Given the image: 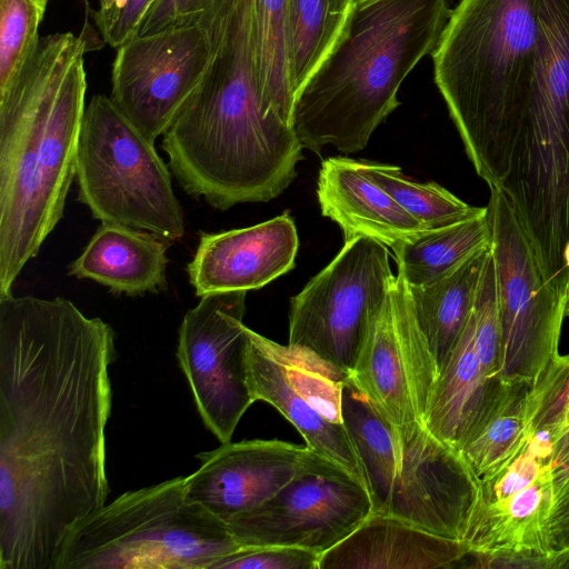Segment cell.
Wrapping results in <instances>:
<instances>
[{
	"label": "cell",
	"mask_w": 569,
	"mask_h": 569,
	"mask_svg": "<svg viewBox=\"0 0 569 569\" xmlns=\"http://www.w3.org/2000/svg\"><path fill=\"white\" fill-rule=\"evenodd\" d=\"M472 315L476 349L481 366L490 378L499 379L501 326L492 249L483 268Z\"/></svg>",
	"instance_id": "cell-30"
},
{
	"label": "cell",
	"mask_w": 569,
	"mask_h": 569,
	"mask_svg": "<svg viewBox=\"0 0 569 569\" xmlns=\"http://www.w3.org/2000/svg\"><path fill=\"white\" fill-rule=\"evenodd\" d=\"M171 242L146 230L101 222L69 274L96 281L114 295L156 293L167 287Z\"/></svg>",
	"instance_id": "cell-21"
},
{
	"label": "cell",
	"mask_w": 569,
	"mask_h": 569,
	"mask_svg": "<svg viewBox=\"0 0 569 569\" xmlns=\"http://www.w3.org/2000/svg\"><path fill=\"white\" fill-rule=\"evenodd\" d=\"M120 0H99V9L93 13V19L98 20L110 13Z\"/></svg>",
	"instance_id": "cell-35"
},
{
	"label": "cell",
	"mask_w": 569,
	"mask_h": 569,
	"mask_svg": "<svg viewBox=\"0 0 569 569\" xmlns=\"http://www.w3.org/2000/svg\"><path fill=\"white\" fill-rule=\"evenodd\" d=\"M246 295H204L179 328V365L203 423L221 443L231 441L240 419L256 402L248 382Z\"/></svg>",
	"instance_id": "cell-12"
},
{
	"label": "cell",
	"mask_w": 569,
	"mask_h": 569,
	"mask_svg": "<svg viewBox=\"0 0 569 569\" xmlns=\"http://www.w3.org/2000/svg\"><path fill=\"white\" fill-rule=\"evenodd\" d=\"M396 277L383 243L357 237L290 300L288 346L350 376Z\"/></svg>",
	"instance_id": "cell-9"
},
{
	"label": "cell",
	"mask_w": 569,
	"mask_h": 569,
	"mask_svg": "<svg viewBox=\"0 0 569 569\" xmlns=\"http://www.w3.org/2000/svg\"><path fill=\"white\" fill-rule=\"evenodd\" d=\"M567 315L569 316V289H568V303H567Z\"/></svg>",
	"instance_id": "cell-38"
},
{
	"label": "cell",
	"mask_w": 569,
	"mask_h": 569,
	"mask_svg": "<svg viewBox=\"0 0 569 569\" xmlns=\"http://www.w3.org/2000/svg\"><path fill=\"white\" fill-rule=\"evenodd\" d=\"M528 383L505 382L463 441L460 453L479 478L509 460L527 438Z\"/></svg>",
	"instance_id": "cell-26"
},
{
	"label": "cell",
	"mask_w": 569,
	"mask_h": 569,
	"mask_svg": "<svg viewBox=\"0 0 569 569\" xmlns=\"http://www.w3.org/2000/svg\"><path fill=\"white\" fill-rule=\"evenodd\" d=\"M372 512L367 487L309 448L302 467L288 483L226 525L241 548L284 546L322 555Z\"/></svg>",
	"instance_id": "cell-11"
},
{
	"label": "cell",
	"mask_w": 569,
	"mask_h": 569,
	"mask_svg": "<svg viewBox=\"0 0 569 569\" xmlns=\"http://www.w3.org/2000/svg\"><path fill=\"white\" fill-rule=\"evenodd\" d=\"M210 56L199 22L134 36L117 48L110 99L154 142L200 83Z\"/></svg>",
	"instance_id": "cell-15"
},
{
	"label": "cell",
	"mask_w": 569,
	"mask_h": 569,
	"mask_svg": "<svg viewBox=\"0 0 569 569\" xmlns=\"http://www.w3.org/2000/svg\"><path fill=\"white\" fill-rule=\"evenodd\" d=\"M309 447L272 440L226 442L197 455L200 467L184 477L188 497L224 523L274 496L302 467Z\"/></svg>",
	"instance_id": "cell-17"
},
{
	"label": "cell",
	"mask_w": 569,
	"mask_h": 569,
	"mask_svg": "<svg viewBox=\"0 0 569 569\" xmlns=\"http://www.w3.org/2000/svg\"><path fill=\"white\" fill-rule=\"evenodd\" d=\"M320 556L298 547H249L220 558L211 569H318Z\"/></svg>",
	"instance_id": "cell-31"
},
{
	"label": "cell",
	"mask_w": 569,
	"mask_h": 569,
	"mask_svg": "<svg viewBox=\"0 0 569 569\" xmlns=\"http://www.w3.org/2000/svg\"><path fill=\"white\" fill-rule=\"evenodd\" d=\"M241 546L184 477L126 491L72 533L60 569H211Z\"/></svg>",
	"instance_id": "cell-7"
},
{
	"label": "cell",
	"mask_w": 569,
	"mask_h": 569,
	"mask_svg": "<svg viewBox=\"0 0 569 569\" xmlns=\"http://www.w3.org/2000/svg\"><path fill=\"white\" fill-rule=\"evenodd\" d=\"M469 551L401 519L371 513L345 540L323 552L318 569H451Z\"/></svg>",
	"instance_id": "cell-20"
},
{
	"label": "cell",
	"mask_w": 569,
	"mask_h": 569,
	"mask_svg": "<svg viewBox=\"0 0 569 569\" xmlns=\"http://www.w3.org/2000/svg\"><path fill=\"white\" fill-rule=\"evenodd\" d=\"M156 0H120L103 18L94 20L104 42L112 48L137 36L141 21Z\"/></svg>",
	"instance_id": "cell-33"
},
{
	"label": "cell",
	"mask_w": 569,
	"mask_h": 569,
	"mask_svg": "<svg viewBox=\"0 0 569 569\" xmlns=\"http://www.w3.org/2000/svg\"><path fill=\"white\" fill-rule=\"evenodd\" d=\"M248 382L254 401L274 407L306 445L366 485L343 425L341 385L349 376L308 352L279 345L247 329Z\"/></svg>",
	"instance_id": "cell-13"
},
{
	"label": "cell",
	"mask_w": 569,
	"mask_h": 569,
	"mask_svg": "<svg viewBox=\"0 0 569 569\" xmlns=\"http://www.w3.org/2000/svg\"><path fill=\"white\" fill-rule=\"evenodd\" d=\"M560 555H563L565 560H566V568H569V551L565 552V553H560Z\"/></svg>",
	"instance_id": "cell-37"
},
{
	"label": "cell",
	"mask_w": 569,
	"mask_h": 569,
	"mask_svg": "<svg viewBox=\"0 0 569 569\" xmlns=\"http://www.w3.org/2000/svg\"><path fill=\"white\" fill-rule=\"evenodd\" d=\"M257 86L264 112L291 126L288 0H252Z\"/></svg>",
	"instance_id": "cell-25"
},
{
	"label": "cell",
	"mask_w": 569,
	"mask_h": 569,
	"mask_svg": "<svg viewBox=\"0 0 569 569\" xmlns=\"http://www.w3.org/2000/svg\"><path fill=\"white\" fill-rule=\"evenodd\" d=\"M491 242L492 229L487 208L478 216L401 241L391 250L398 274L408 286H422L442 277Z\"/></svg>",
	"instance_id": "cell-24"
},
{
	"label": "cell",
	"mask_w": 569,
	"mask_h": 569,
	"mask_svg": "<svg viewBox=\"0 0 569 569\" xmlns=\"http://www.w3.org/2000/svg\"><path fill=\"white\" fill-rule=\"evenodd\" d=\"M520 449L479 478L477 502L462 541L487 557L551 556L553 446L527 432Z\"/></svg>",
	"instance_id": "cell-14"
},
{
	"label": "cell",
	"mask_w": 569,
	"mask_h": 569,
	"mask_svg": "<svg viewBox=\"0 0 569 569\" xmlns=\"http://www.w3.org/2000/svg\"><path fill=\"white\" fill-rule=\"evenodd\" d=\"M350 378L373 409L400 429L426 425L438 368L397 274Z\"/></svg>",
	"instance_id": "cell-16"
},
{
	"label": "cell",
	"mask_w": 569,
	"mask_h": 569,
	"mask_svg": "<svg viewBox=\"0 0 569 569\" xmlns=\"http://www.w3.org/2000/svg\"><path fill=\"white\" fill-rule=\"evenodd\" d=\"M355 0H288L289 79L295 94L337 42Z\"/></svg>",
	"instance_id": "cell-27"
},
{
	"label": "cell",
	"mask_w": 569,
	"mask_h": 569,
	"mask_svg": "<svg viewBox=\"0 0 569 569\" xmlns=\"http://www.w3.org/2000/svg\"><path fill=\"white\" fill-rule=\"evenodd\" d=\"M114 338L66 298H0V569H60L107 503Z\"/></svg>",
	"instance_id": "cell-1"
},
{
	"label": "cell",
	"mask_w": 569,
	"mask_h": 569,
	"mask_svg": "<svg viewBox=\"0 0 569 569\" xmlns=\"http://www.w3.org/2000/svg\"><path fill=\"white\" fill-rule=\"evenodd\" d=\"M490 250L491 246L476 252L429 283L407 284L417 322L438 373L447 365L469 322Z\"/></svg>",
	"instance_id": "cell-23"
},
{
	"label": "cell",
	"mask_w": 569,
	"mask_h": 569,
	"mask_svg": "<svg viewBox=\"0 0 569 569\" xmlns=\"http://www.w3.org/2000/svg\"><path fill=\"white\" fill-rule=\"evenodd\" d=\"M487 208L501 326L499 379L531 385L559 353L568 291L547 278L500 188H490Z\"/></svg>",
	"instance_id": "cell-10"
},
{
	"label": "cell",
	"mask_w": 569,
	"mask_h": 569,
	"mask_svg": "<svg viewBox=\"0 0 569 569\" xmlns=\"http://www.w3.org/2000/svg\"><path fill=\"white\" fill-rule=\"evenodd\" d=\"M361 170L427 229H440L478 216L487 207H473L440 184L409 179L397 166L358 160Z\"/></svg>",
	"instance_id": "cell-28"
},
{
	"label": "cell",
	"mask_w": 569,
	"mask_h": 569,
	"mask_svg": "<svg viewBox=\"0 0 569 569\" xmlns=\"http://www.w3.org/2000/svg\"><path fill=\"white\" fill-rule=\"evenodd\" d=\"M76 178L78 200L92 217L146 230L171 241L184 236L182 208L168 166L113 103L96 94L81 123Z\"/></svg>",
	"instance_id": "cell-8"
},
{
	"label": "cell",
	"mask_w": 569,
	"mask_h": 569,
	"mask_svg": "<svg viewBox=\"0 0 569 569\" xmlns=\"http://www.w3.org/2000/svg\"><path fill=\"white\" fill-rule=\"evenodd\" d=\"M317 196L322 216L340 227L345 242L368 237L391 249L429 231L376 184L358 160L326 159L319 171Z\"/></svg>",
	"instance_id": "cell-19"
},
{
	"label": "cell",
	"mask_w": 569,
	"mask_h": 569,
	"mask_svg": "<svg viewBox=\"0 0 569 569\" xmlns=\"http://www.w3.org/2000/svg\"><path fill=\"white\" fill-rule=\"evenodd\" d=\"M451 13L449 0H355L333 48L295 98L291 127L302 147L318 154L327 146L365 149Z\"/></svg>",
	"instance_id": "cell-4"
},
{
	"label": "cell",
	"mask_w": 569,
	"mask_h": 569,
	"mask_svg": "<svg viewBox=\"0 0 569 569\" xmlns=\"http://www.w3.org/2000/svg\"><path fill=\"white\" fill-rule=\"evenodd\" d=\"M198 22L210 42L208 68L163 133L181 187L219 210L267 202L295 180L302 144L264 112L257 86L252 0H216Z\"/></svg>",
	"instance_id": "cell-2"
},
{
	"label": "cell",
	"mask_w": 569,
	"mask_h": 569,
	"mask_svg": "<svg viewBox=\"0 0 569 569\" xmlns=\"http://www.w3.org/2000/svg\"><path fill=\"white\" fill-rule=\"evenodd\" d=\"M538 41V0H461L432 52L436 84L489 188L508 173Z\"/></svg>",
	"instance_id": "cell-5"
},
{
	"label": "cell",
	"mask_w": 569,
	"mask_h": 569,
	"mask_svg": "<svg viewBox=\"0 0 569 569\" xmlns=\"http://www.w3.org/2000/svg\"><path fill=\"white\" fill-rule=\"evenodd\" d=\"M553 508L550 519L552 555L569 551V436L553 447Z\"/></svg>",
	"instance_id": "cell-32"
},
{
	"label": "cell",
	"mask_w": 569,
	"mask_h": 569,
	"mask_svg": "<svg viewBox=\"0 0 569 569\" xmlns=\"http://www.w3.org/2000/svg\"><path fill=\"white\" fill-rule=\"evenodd\" d=\"M298 248L288 212L246 228L201 232L187 266L189 282L198 297L257 290L295 267Z\"/></svg>",
	"instance_id": "cell-18"
},
{
	"label": "cell",
	"mask_w": 569,
	"mask_h": 569,
	"mask_svg": "<svg viewBox=\"0 0 569 569\" xmlns=\"http://www.w3.org/2000/svg\"><path fill=\"white\" fill-rule=\"evenodd\" d=\"M503 383L500 379L490 378L481 366L471 313L447 365L438 373L425 419L427 428L460 450Z\"/></svg>",
	"instance_id": "cell-22"
},
{
	"label": "cell",
	"mask_w": 569,
	"mask_h": 569,
	"mask_svg": "<svg viewBox=\"0 0 569 569\" xmlns=\"http://www.w3.org/2000/svg\"><path fill=\"white\" fill-rule=\"evenodd\" d=\"M49 0H0V94L21 76L38 43Z\"/></svg>",
	"instance_id": "cell-29"
},
{
	"label": "cell",
	"mask_w": 569,
	"mask_h": 569,
	"mask_svg": "<svg viewBox=\"0 0 569 569\" xmlns=\"http://www.w3.org/2000/svg\"><path fill=\"white\" fill-rule=\"evenodd\" d=\"M87 50L72 32L40 38L0 94V298L12 295L63 216L86 109Z\"/></svg>",
	"instance_id": "cell-3"
},
{
	"label": "cell",
	"mask_w": 569,
	"mask_h": 569,
	"mask_svg": "<svg viewBox=\"0 0 569 569\" xmlns=\"http://www.w3.org/2000/svg\"><path fill=\"white\" fill-rule=\"evenodd\" d=\"M563 258H565L566 267L569 271V242L567 243V246L565 248Z\"/></svg>",
	"instance_id": "cell-36"
},
{
	"label": "cell",
	"mask_w": 569,
	"mask_h": 569,
	"mask_svg": "<svg viewBox=\"0 0 569 569\" xmlns=\"http://www.w3.org/2000/svg\"><path fill=\"white\" fill-rule=\"evenodd\" d=\"M209 0H156L143 17L138 34L197 22Z\"/></svg>",
	"instance_id": "cell-34"
},
{
	"label": "cell",
	"mask_w": 569,
	"mask_h": 569,
	"mask_svg": "<svg viewBox=\"0 0 569 569\" xmlns=\"http://www.w3.org/2000/svg\"><path fill=\"white\" fill-rule=\"evenodd\" d=\"M341 415L361 465L372 513L462 540L479 479L460 451L426 425L400 429L382 418L348 376Z\"/></svg>",
	"instance_id": "cell-6"
}]
</instances>
